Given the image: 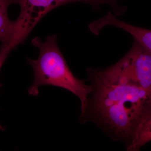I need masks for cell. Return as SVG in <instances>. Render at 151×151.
<instances>
[{"label":"cell","mask_w":151,"mask_h":151,"mask_svg":"<svg viewBox=\"0 0 151 151\" xmlns=\"http://www.w3.org/2000/svg\"><path fill=\"white\" fill-rule=\"evenodd\" d=\"M151 142V106L138 124L133 139L127 147V151H138Z\"/></svg>","instance_id":"8992f818"},{"label":"cell","mask_w":151,"mask_h":151,"mask_svg":"<svg viewBox=\"0 0 151 151\" xmlns=\"http://www.w3.org/2000/svg\"><path fill=\"white\" fill-rule=\"evenodd\" d=\"M12 50L7 45H1L0 47V71L6 59ZM1 85L0 84V87ZM0 125V128H1Z\"/></svg>","instance_id":"ba28073f"},{"label":"cell","mask_w":151,"mask_h":151,"mask_svg":"<svg viewBox=\"0 0 151 151\" xmlns=\"http://www.w3.org/2000/svg\"><path fill=\"white\" fill-rule=\"evenodd\" d=\"M18 0H0V41L1 45L9 46L12 39L14 21L9 19L8 10L13 4H17Z\"/></svg>","instance_id":"52a82bcc"},{"label":"cell","mask_w":151,"mask_h":151,"mask_svg":"<svg viewBox=\"0 0 151 151\" xmlns=\"http://www.w3.org/2000/svg\"><path fill=\"white\" fill-rule=\"evenodd\" d=\"M33 45L39 49L40 54L36 60L28 58L33 70L34 80L28 88L29 94L37 96L40 86L50 85L68 90L81 101V111L86 107L92 92L91 85L73 75L57 43V36H49L45 42L35 37L32 40Z\"/></svg>","instance_id":"7a4b0ae2"},{"label":"cell","mask_w":151,"mask_h":151,"mask_svg":"<svg viewBox=\"0 0 151 151\" xmlns=\"http://www.w3.org/2000/svg\"><path fill=\"white\" fill-rule=\"evenodd\" d=\"M115 64L132 83L151 91V53L135 41L129 52Z\"/></svg>","instance_id":"277c9868"},{"label":"cell","mask_w":151,"mask_h":151,"mask_svg":"<svg viewBox=\"0 0 151 151\" xmlns=\"http://www.w3.org/2000/svg\"><path fill=\"white\" fill-rule=\"evenodd\" d=\"M94 2L96 0H18L20 13L14 21L12 50L23 43L35 27L49 12L58 7L74 2Z\"/></svg>","instance_id":"3957f363"},{"label":"cell","mask_w":151,"mask_h":151,"mask_svg":"<svg viewBox=\"0 0 151 151\" xmlns=\"http://www.w3.org/2000/svg\"><path fill=\"white\" fill-rule=\"evenodd\" d=\"M100 24L103 27L106 26H113L127 32L133 37L135 41L151 53V30L137 27L122 22L110 12L100 18Z\"/></svg>","instance_id":"5b68a950"},{"label":"cell","mask_w":151,"mask_h":151,"mask_svg":"<svg viewBox=\"0 0 151 151\" xmlns=\"http://www.w3.org/2000/svg\"><path fill=\"white\" fill-rule=\"evenodd\" d=\"M97 2L105 1H108L109 0H96Z\"/></svg>","instance_id":"9c48e42d"},{"label":"cell","mask_w":151,"mask_h":151,"mask_svg":"<svg viewBox=\"0 0 151 151\" xmlns=\"http://www.w3.org/2000/svg\"><path fill=\"white\" fill-rule=\"evenodd\" d=\"M87 73L92 91L81 111L80 122H94L127 147L151 107V91L132 83L115 64L105 69L88 68Z\"/></svg>","instance_id":"6da1fadb"}]
</instances>
